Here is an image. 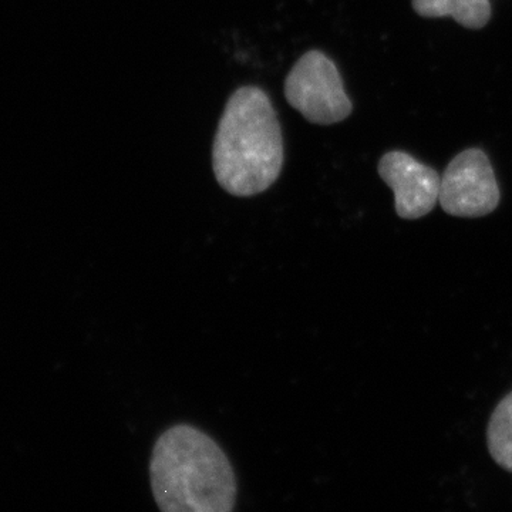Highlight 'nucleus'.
<instances>
[{"mask_svg": "<svg viewBox=\"0 0 512 512\" xmlns=\"http://www.w3.org/2000/svg\"><path fill=\"white\" fill-rule=\"evenodd\" d=\"M414 12L421 18H453L471 30L483 29L491 19L490 0H412Z\"/></svg>", "mask_w": 512, "mask_h": 512, "instance_id": "423d86ee", "label": "nucleus"}, {"mask_svg": "<svg viewBox=\"0 0 512 512\" xmlns=\"http://www.w3.org/2000/svg\"><path fill=\"white\" fill-rule=\"evenodd\" d=\"M150 477L164 512H229L237 503V478L227 454L190 424H177L158 437Z\"/></svg>", "mask_w": 512, "mask_h": 512, "instance_id": "f03ea898", "label": "nucleus"}, {"mask_svg": "<svg viewBox=\"0 0 512 512\" xmlns=\"http://www.w3.org/2000/svg\"><path fill=\"white\" fill-rule=\"evenodd\" d=\"M285 97L309 123L330 126L348 119L353 104L338 66L320 50L305 53L285 80Z\"/></svg>", "mask_w": 512, "mask_h": 512, "instance_id": "7ed1b4c3", "label": "nucleus"}, {"mask_svg": "<svg viewBox=\"0 0 512 512\" xmlns=\"http://www.w3.org/2000/svg\"><path fill=\"white\" fill-rule=\"evenodd\" d=\"M380 178L394 192V208L403 220H420L439 201L441 177L434 168L404 151H389L377 165Z\"/></svg>", "mask_w": 512, "mask_h": 512, "instance_id": "39448f33", "label": "nucleus"}, {"mask_svg": "<svg viewBox=\"0 0 512 512\" xmlns=\"http://www.w3.org/2000/svg\"><path fill=\"white\" fill-rule=\"evenodd\" d=\"M487 446L495 463L512 474V392L497 404L491 414Z\"/></svg>", "mask_w": 512, "mask_h": 512, "instance_id": "0eeeda50", "label": "nucleus"}, {"mask_svg": "<svg viewBox=\"0 0 512 512\" xmlns=\"http://www.w3.org/2000/svg\"><path fill=\"white\" fill-rule=\"evenodd\" d=\"M281 123L264 90L245 86L229 97L212 147L217 183L235 197L271 188L284 167Z\"/></svg>", "mask_w": 512, "mask_h": 512, "instance_id": "f257e3e1", "label": "nucleus"}, {"mask_svg": "<svg viewBox=\"0 0 512 512\" xmlns=\"http://www.w3.org/2000/svg\"><path fill=\"white\" fill-rule=\"evenodd\" d=\"M501 192L490 158L468 148L447 165L441 177L439 202L448 215L481 218L497 210Z\"/></svg>", "mask_w": 512, "mask_h": 512, "instance_id": "20e7f679", "label": "nucleus"}]
</instances>
